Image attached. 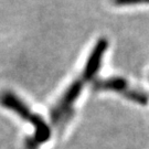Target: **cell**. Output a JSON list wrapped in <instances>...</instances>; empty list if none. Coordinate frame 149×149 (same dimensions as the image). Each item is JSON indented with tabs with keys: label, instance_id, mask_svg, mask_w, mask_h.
I'll return each instance as SVG.
<instances>
[{
	"label": "cell",
	"instance_id": "3957f363",
	"mask_svg": "<svg viewBox=\"0 0 149 149\" xmlns=\"http://www.w3.org/2000/svg\"><path fill=\"white\" fill-rule=\"evenodd\" d=\"M107 47H108V43H107L105 39L98 40L97 43L94 45L90 56L87 58L85 68H84V71H83V75H82V79L85 82L93 79L96 75V73H97V71L100 70L103 58H104V54H105L107 50Z\"/></svg>",
	"mask_w": 149,
	"mask_h": 149
},
{
	"label": "cell",
	"instance_id": "6da1fadb",
	"mask_svg": "<svg viewBox=\"0 0 149 149\" xmlns=\"http://www.w3.org/2000/svg\"><path fill=\"white\" fill-rule=\"evenodd\" d=\"M0 104L2 106H5L6 108L18 114L22 119L33 124L36 135H34V138L31 139L29 141V144H27L28 149H36L39 145L49 140L50 136H51V130H50L49 126L39 115L32 113L31 109L16 94H13L11 92L2 93L0 95Z\"/></svg>",
	"mask_w": 149,
	"mask_h": 149
},
{
	"label": "cell",
	"instance_id": "277c9868",
	"mask_svg": "<svg viewBox=\"0 0 149 149\" xmlns=\"http://www.w3.org/2000/svg\"><path fill=\"white\" fill-rule=\"evenodd\" d=\"M116 6H135L149 5V0H113Z\"/></svg>",
	"mask_w": 149,
	"mask_h": 149
},
{
	"label": "cell",
	"instance_id": "7a4b0ae2",
	"mask_svg": "<svg viewBox=\"0 0 149 149\" xmlns=\"http://www.w3.org/2000/svg\"><path fill=\"white\" fill-rule=\"evenodd\" d=\"M84 83H85V81L81 77V79L75 80L68 87V90L65 91V93L62 95L61 100L58 102V104L53 107V109L51 112V118L54 123H58L66 117V115L71 111L73 104L79 98L82 88L84 86Z\"/></svg>",
	"mask_w": 149,
	"mask_h": 149
}]
</instances>
